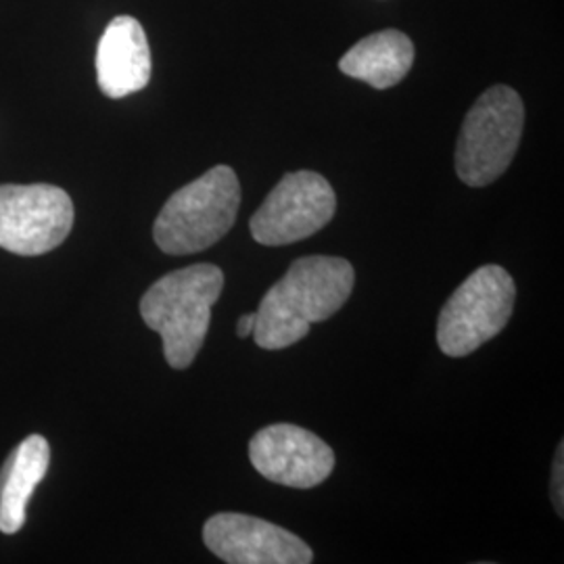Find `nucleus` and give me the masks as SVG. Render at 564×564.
<instances>
[{"mask_svg": "<svg viewBox=\"0 0 564 564\" xmlns=\"http://www.w3.org/2000/svg\"><path fill=\"white\" fill-rule=\"evenodd\" d=\"M74 226L72 197L53 184H0V247L15 256L57 249Z\"/></svg>", "mask_w": 564, "mask_h": 564, "instance_id": "6", "label": "nucleus"}, {"mask_svg": "<svg viewBox=\"0 0 564 564\" xmlns=\"http://www.w3.org/2000/svg\"><path fill=\"white\" fill-rule=\"evenodd\" d=\"M356 282L354 265L343 258L310 256L291 263L272 284L256 312V343L279 351L305 339L310 326L335 316L349 300Z\"/></svg>", "mask_w": 564, "mask_h": 564, "instance_id": "1", "label": "nucleus"}, {"mask_svg": "<svg viewBox=\"0 0 564 564\" xmlns=\"http://www.w3.org/2000/svg\"><path fill=\"white\" fill-rule=\"evenodd\" d=\"M205 545L228 564H310L312 547L279 524L241 512H220L203 527Z\"/></svg>", "mask_w": 564, "mask_h": 564, "instance_id": "9", "label": "nucleus"}, {"mask_svg": "<svg viewBox=\"0 0 564 564\" xmlns=\"http://www.w3.org/2000/svg\"><path fill=\"white\" fill-rule=\"evenodd\" d=\"M412 63V41L400 30H383L354 44L339 61V69L349 78L384 90L400 84L408 76Z\"/></svg>", "mask_w": 564, "mask_h": 564, "instance_id": "12", "label": "nucleus"}, {"mask_svg": "<svg viewBox=\"0 0 564 564\" xmlns=\"http://www.w3.org/2000/svg\"><path fill=\"white\" fill-rule=\"evenodd\" d=\"M151 48L141 21L118 15L109 21L97 48V80L102 95L123 99L151 80Z\"/></svg>", "mask_w": 564, "mask_h": 564, "instance_id": "10", "label": "nucleus"}, {"mask_svg": "<svg viewBox=\"0 0 564 564\" xmlns=\"http://www.w3.org/2000/svg\"><path fill=\"white\" fill-rule=\"evenodd\" d=\"M241 184L232 167L216 165L178 188L153 224V239L167 256H193L209 249L237 223Z\"/></svg>", "mask_w": 564, "mask_h": 564, "instance_id": "3", "label": "nucleus"}, {"mask_svg": "<svg viewBox=\"0 0 564 564\" xmlns=\"http://www.w3.org/2000/svg\"><path fill=\"white\" fill-rule=\"evenodd\" d=\"M563 463V444H561L558 445V454H556V458H554V466H552V502H554V508H556L558 517H563L564 514Z\"/></svg>", "mask_w": 564, "mask_h": 564, "instance_id": "13", "label": "nucleus"}, {"mask_svg": "<svg viewBox=\"0 0 564 564\" xmlns=\"http://www.w3.org/2000/svg\"><path fill=\"white\" fill-rule=\"evenodd\" d=\"M337 197L328 181L310 170L284 174L270 191L249 228L265 247H282L310 239L333 220Z\"/></svg>", "mask_w": 564, "mask_h": 564, "instance_id": "7", "label": "nucleus"}, {"mask_svg": "<svg viewBox=\"0 0 564 564\" xmlns=\"http://www.w3.org/2000/svg\"><path fill=\"white\" fill-rule=\"evenodd\" d=\"M249 460L272 484L312 489L335 468V452L312 431L295 424H270L253 435Z\"/></svg>", "mask_w": 564, "mask_h": 564, "instance_id": "8", "label": "nucleus"}, {"mask_svg": "<svg viewBox=\"0 0 564 564\" xmlns=\"http://www.w3.org/2000/svg\"><path fill=\"white\" fill-rule=\"evenodd\" d=\"M517 300V284L500 265H481L452 293L437 318V345L449 358H464L505 330Z\"/></svg>", "mask_w": 564, "mask_h": 564, "instance_id": "5", "label": "nucleus"}, {"mask_svg": "<svg viewBox=\"0 0 564 564\" xmlns=\"http://www.w3.org/2000/svg\"><path fill=\"white\" fill-rule=\"evenodd\" d=\"M523 128V101L514 88L485 90L464 118L456 144L458 178L473 188L498 181L517 155Z\"/></svg>", "mask_w": 564, "mask_h": 564, "instance_id": "4", "label": "nucleus"}, {"mask_svg": "<svg viewBox=\"0 0 564 564\" xmlns=\"http://www.w3.org/2000/svg\"><path fill=\"white\" fill-rule=\"evenodd\" d=\"M253 328H256V314H245L242 318H239V323H237V333H239V337H249V335H253Z\"/></svg>", "mask_w": 564, "mask_h": 564, "instance_id": "14", "label": "nucleus"}, {"mask_svg": "<svg viewBox=\"0 0 564 564\" xmlns=\"http://www.w3.org/2000/svg\"><path fill=\"white\" fill-rule=\"evenodd\" d=\"M223 270L195 263L162 276L142 295L144 324L160 333L165 362L184 370L202 351L212 323V307L223 295Z\"/></svg>", "mask_w": 564, "mask_h": 564, "instance_id": "2", "label": "nucleus"}, {"mask_svg": "<svg viewBox=\"0 0 564 564\" xmlns=\"http://www.w3.org/2000/svg\"><path fill=\"white\" fill-rule=\"evenodd\" d=\"M51 464V445L42 435L21 442L0 468V531L13 535L25 524L28 502Z\"/></svg>", "mask_w": 564, "mask_h": 564, "instance_id": "11", "label": "nucleus"}]
</instances>
